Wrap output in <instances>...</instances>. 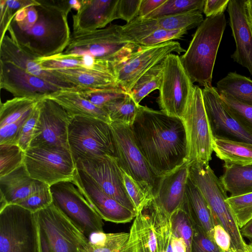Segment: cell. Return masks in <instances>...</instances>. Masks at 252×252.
Masks as SVG:
<instances>
[{"label":"cell","mask_w":252,"mask_h":252,"mask_svg":"<svg viewBox=\"0 0 252 252\" xmlns=\"http://www.w3.org/2000/svg\"><path fill=\"white\" fill-rule=\"evenodd\" d=\"M130 127L137 147L157 177L188 161L186 132L181 118L139 104Z\"/></svg>","instance_id":"obj_1"},{"label":"cell","mask_w":252,"mask_h":252,"mask_svg":"<svg viewBox=\"0 0 252 252\" xmlns=\"http://www.w3.org/2000/svg\"><path fill=\"white\" fill-rule=\"evenodd\" d=\"M36 0V21L24 30L8 29L10 37L37 59L62 53L71 34L67 21L68 14L72 9L69 0Z\"/></svg>","instance_id":"obj_2"},{"label":"cell","mask_w":252,"mask_h":252,"mask_svg":"<svg viewBox=\"0 0 252 252\" xmlns=\"http://www.w3.org/2000/svg\"><path fill=\"white\" fill-rule=\"evenodd\" d=\"M226 24L224 13L206 17L193 34L188 48L180 57L192 83L212 86L214 66Z\"/></svg>","instance_id":"obj_3"},{"label":"cell","mask_w":252,"mask_h":252,"mask_svg":"<svg viewBox=\"0 0 252 252\" xmlns=\"http://www.w3.org/2000/svg\"><path fill=\"white\" fill-rule=\"evenodd\" d=\"M139 47L126 37L122 26L110 24L93 31L72 32L62 54L73 57L90 55L114 67Z\"/></svg>","instance_id":"obj_4"},{"label":"cell","mask_w":252,"mask_h":252,"mask_svg":"<svg viewBox=\"0 0 252 252\" xmlns=\"http://www.w3.org/2000/svg\"><path fill=\"white\" fill-rule=\"evenodd\" d=\"M189 176L199 189L212 212L214 220H218L229 234L231 249L247 251V245L242 236L235 216L226 201L227 191L209 165V162L194 160L189 162Z\"/></svg>","instance_id":"obj_5"},{"label":"cell","mask_w":252,"mask_h":252,"mask_svg":"<svg viewBox=\"0 0 252 252\" xmlns=\"http://www.w3.org/2000/svg\"><path fill=\"white\" fill-rule=\"evenodd\" d=\"M39 252H79L89 241L82 231L53 203L34 213Z\"/></svg>","instance_id":"obj_6"},{"label":"cell","mask_w":252,"mask_h":252,"mask_svg":"<svg viewBox=\"0 0 252 252\" xmlns=\"http://www.w3.org/2000/svg\"><path fill=\"white\" fill-rule=\"evenodd\" d=\"M68 142L75 162L80 158L94 156L107 155L116 158L110 124L97 119L84 117L71 118Z\"/></svg>","instance_id":"obj_7"},{"label":"cell","mask_w":252,"mask_h":252,"mask_svg":"<svg viewBox=\"0 0 252 252\" xmlns=\"http://www.w3.org/2000/svg\"><path fill=\"white\" fill-rule=\"evenodd\" d=\"M0 252H39L34 213L16 204L0 209Z\"/></svg>","instance_id":"obj_8"},{"label":"cell","mask_w":252,"mask_h":252,"mask_svg":"<svg viewBox=\"0 0 252 252\" xmlns=\"http://www.w3.org/2000/svg\"><path fill=\"white\" fill-rule=\"evenodd\" d=\"M52 203L87 237L104 232L103 219L72 181L50 186Z\"/></svg>","instance_id":"obj_9"},{"label":"cell","mask_w":252,"mask_h":252,"mask_svg":"<svg viewBox=\"0 0 252 252\" xmlns=\"http://www.w3.org/2000/svg\"><path fill=\"white\" fill-rule=\"evenodd\" d=\"M182 120L187 140V160L209 162L213 152V137L206 113L202 89L197 85L193 90Z\"/></svg>","instance_id":"obj_10"},{"label":"cell","mask_w":252,"mask_h":252,"mask_svg":"<svg viewBox=\"0 0 252 252\" xmlns=\"http://www.w3.org/2000/svg\"><path fill=\"white\" fill-rule=\"evenodd\" d=\"M24 165L30 176L51 186L72 181L76 166L69 149L29 148L25 152Z\"/></svg>","instance_id":"obj_11"},{"label":"cell","mask_w":252,"mask_h":252,"mask_svg":"<svg viewBox=\"0 0 252 252\" xmlns=\"http://www.w3.org/2000/svg\"><path fill=\"white\" fill-rule=\"evenodd\" d=\"M162 64L163 74L158 102L160 110L182 119L194 86L178 55H168L162 61Z\"/></svg>","instance_id":"obj_12"},{"label":"cell","mask_w":252,"mask_h":252,"mask_svg":"<svg viewBox=\"0 0 252 252\" xmlns=\"http://www.w3.org/2000/svg\"><path fill=\"white\" fill-rule=\"evenodd\" d=\"M116 151V158L121 169L135 181L150 189L153 197L157 191L160 177L152 171L137 147L130 126L111 123Z\"/></svg>","instance_id":"obj_13"},{"label":"cell","mask_w":252,"mask_h":252,"mask_svg":"<svg viewBox=\"0 0 252 252\" xmlns=\"http://www.w3.org/2000/svg\"><path fill=\"white\" fill-rule=\"evenodd\" d=\"M179 42L170 41L150 46H140L114 67L118 85L128 93L136 81L150 68L173 53L185 52Z\"/></svg>","instance_id":"obj_14"},{"label":"cell","mask_w":252,"mask_h":252,"mask_svg":"<svg viewBox=\"0 0 252 252\" xmlns=\"http://www.w3.org/2000/svg\"><path fill=\"white\" fill-rule=\"evenodd\" d=\"M76 168L88 174L107 194L137 215V211L125 185L124 171L116 158L107 155L80 158Z\"/></svg>","instance_id":"obj_15"},{"label":"cell","mask_w":252,"mask_h":252,"mask_svg":"<svg viewBox=\"0 0 252 252\" xmlns=\"http://www.w3.org/2000/svg\"><path fill=\"white\" fill-rule=\"evenodd\" d=\"M39 115L30 148L69 149L68 130L71 118L62 106L47 97L39 101Z\"/></svg>","instance_id":"obj_16"},{"label":"cell","mask_w":252,"mask_h":252,"mask_svg":"<svg viewBox=\"0 0 252 252\" xmlns=\"http://www.w3.org/2000/svg\"><path fill=\"white\" fill-rule=\"evenodd\" d=\"M0 87L14 97L42 99L62 90L25 69L0 60Z\"/></svg>","instance_id":"obj_17"},{"label":"cell","mask_w":252,"mask_h":252,"mask_svg":"<svg viewBox=\"0 0 252 252\" xmlns=\"http://www.w3.org/2000/svg\"><path fill=\"white\" fill-rule=\"evenodd\" d=\"M202 92L213 138L252 144V135L246 131L224 108L216 87H205Z\"/></svg>","instance_id":"obj_18"},{"label":"cell","mask_w":252,"mask_h":252,"mask_svg":"<svg viewBox=\"0 0 252 252\" xmlns=\"http://www.w3.org/2000/svg\"><path fill=\"white\" fill-rule=\"evenodd\" d=\"M104 220L117 223L130 221L136 214L105 193L83 170L76 169L72 181Z\"/></svg>","instance_id":"obj_19"},{"label":"cell","mask_w":252,"mask_h":252,"mask_svg":"<svg viewBox=\"0 0 252 252\" xmlns=\"http://www.w3.org/2000/svg\"><path fill=\"white\" fill-rule=\"evenodd\" d=\"M77 91L103 89L120 87L117 82L113 66L108 63L95 60L91 68L78 67L48 71Z\"/></svg>","instance_id":"obj_20"},{"label":"cell","mask_w":252,"mask_h":252,"mask_svg":"<svg viewBox=\"0 0 252 252\" xmlns=\"http://www.w3.org/2000/svg\"><path fill=\"white\" fill-rule=\"evenodd\" d=\"M246 0H229L227 11L236 49L233 61L246 68L252 75V30L246 11Z\"/></svg>","instance_id":"obj_21"},{"label":"cell","mask_w":252,"mask_h":252,"mask_svg":"<svg viewBox=\"0 0 252 252\" xmlns=\"http://www.w3.org/2000/svg\"><path fill=\"white\" fill-rule=\"evenodd\" d=\"M40 100L14 97L0 103V145H17L23 126Z\"/></svg>","instance_id":"obj_22"},{"label":"cell","mask_w":252,"mask_h":252,"mask_svg":"<svg viewBox=\"0 0 252 252\" xmlns=\"http://www.w3.org/2000/svg\"><path fill=\"white\" fill-rule=\"evenodd\" d=\"M80 1V9L72 15L73 32L103 28L113 21L119 19V0Z\"/></svg>","instance_id":"obj_23"},{"label":"cell","mask_w":252,"mask_h":252,"mask_svg":"<svg viewBox=\"0 0 252 252\" xmlns=\"http://www.w3.org/2000/svg\"><path fill=\"white\" fill-rule=\"evenodd\" d=\"M189 161L159 178L154 196L156 203L167 215L179 208L184 201L189 178Z\"/></svg>","instance_id":"obj_24"},{"label":"cell","mask_w":252,"mask_h":252,"mask_svg":"<svg viewBox=\"0 0 252 252\" xmlns=\"http://www.w3.org/2000/svg\"><path fill=\"white\" fill-rule=\"evenodd\" d=\"M0 39V60L11 62L29 73L40 77L61 89L77 90L48 71L43 70L36 59L19 46L10 37L5 35Z\"/></svg>","instance_id":"obj_25"},{"label":"cell","mask_w":252,"mask_h":252,"mask_svg":"<svg viewBox=\"0 0 252 252\" xmlns=\"http://www.w3.org/2000/svg\"><path fill=\"white\" fill-rule=\"evenodd\" d=\"M38 182L30 176L24 164L0 177V209L8 205H18L35 190Z\"/></svg>","instance_id":"obj_26"},{"label":"cell","mask_w":252,"mask_h":252,"mask_svg":"<svg viewBox=\"0 0 252 252\" xmlns=\"http://www.w3.org/2000/svg\"><path fill=\"white\" fill-rule=\"evenodd\" d=\"M47 97L62 106L70 118L84 117L97 119L111 124L109 116L103 108L95 106L83 97L76 90L62 89Z\"/></svg>","instance_id":"obj_27"},{"label":"cell","mask_w":252,"mask_h":252,"mask_svg":"<svg viewBox=\"0 0 252 252\" xmlns=\"http://www.w3.org/2000/svg\"><path fill=\"white\" fill-rule=\"evenodd\" d=\"M181 206L193 225L201 227L214 240V218L206 200L197 186L188 178Z\"/></svg>","instance_id":"obj_28"},{"label":"cell","mask_w":252,"mask_h":252,"mask_svg":"<svg viewBox=\"0 0 252 252\" xmlns=\"http://www.w3.org/2000/svg\"><path fill=\"white\" fill-rule=\"evenodd\" d=\"M129 233L122 252H158L154 226L144 205L138 211Z\"/></svg>","instance_id":"obj_29"},{"label":"cell","mask_w":252,"mask_h":252,"mask_svg":"<svg viewBox=\"0 0 252 252\" xmlns=\"http://www.w3.org/2000/svg\"><path fill=\"white\" fill-rule=\"evenodd\" d=\"M213 152L225 164L252 165V144L213 138Z\"/></svg>","instance_id":"obj_30"},{"label":"cell","mask_w":252,"mask_h":252,"mask_svg":"<svg viewBox=\"0 0 252 252\" xmlns=\"http://www.w3.org/2000/svg\"><path fill=\"white\" fill-rule=\"evenodd\" d=\"M220 179L230 196L252 192V165L224 164Z\"/></svg>","instance_id":"obj_31"},{"label":"cell","mask_w":252,"mask_h":252,"mask_svg":"<svg viewBox=\"0 0 252 252\" xmlns=\"http://www.w3.org/2000/svg\"><path fill=\"white\" fill-rule=\"evenodd\" d=\"M144 206L154 226L158 252H174L170 216L156 203L154 197L148 200Z\"/></svg>","instance_id":"obj_32"},{"label":"cell","mask_w":252,"mask_h":252,"mask_svg":"<svg viewBox=\"0 0 252 252\" xmlns=\"http://www.w3.org/2000/svg\"><path fill=\"white\" fill-rule=\"evenodd\" d=\"M218 93L224 94L235 100L252 106V80L236 72H229L217 83Z\"/></svg>","instance_id":"obj_33"},{"label":"cell","mask_w":252,"mask_h":252,"mask_svg":"<svg viewBox=\"0 0 252 252\" xmlns=\"http://www.w3.org/2000/svg\"><path fill=\"white\" fill-rule=\"evenodd\" d=\"M93 235L96 239L89 240L79 252H122L129 237V233L125 232H101Z\"/></svg>","instance_id":"obj_34"},{"label":"cell","mask_w":252,"mask_h":252,"mask_svg":"<svg viewBox=\"0 0 252 252\" xmlns=\"http://www.w3.org/2000/svg\"><path fill=\"white\" fill-rule=\"evenodd\" d=\"M137 105L129 94L112 100L103 106L111 123L129 126L133 124L138 110Z\"/></svg>","instance_id":"obj_35"},{"label":"cell","mask_w":252,"mask_h":252,"mask_svg":"<svg viewBox=\"0 0 252 252\" xmlns=\"http://www.w3.org/2000/svg\"><path fill=\"white\" fill-rule=\"evenodd\" d=\"M162 61L155 65L134 83L128 93L137 105L150 93L160 87L163 74Z\"/></svg>","instance_id":"obj_36"},{"label":"cell","mask_w":252,"mask_h":252,"mask_svg":"<svg viewBox=\"0 0 252 252\" xmlns=\"http://www.w3.org/2000/svg\"><path fill=\"white\" fill-rule=\"evenodd\" d=\"M41 68L46 71L83 67L91 68L95 63V58L90 55L82 57L68 56L62 53L51 57L36 59Z\"/></svg>","instance_id":"obj_37"},{"label":"cell","mask_w":252,"mask_h":252,"mask_svg":"<svg viewBox=\"0 0 252 252\" xmlns=\"http://www.w3.org/2000/svg\"><path fill=\"white\" fill-rule=\"evenodd\" d=\"M156 19L160 28L169 30L188 31L198 27L204 20L199 11H190Z\"/></svg>","instance_id":"obj_38"},{"label":"cell","mask_w":252,"mask_h":252,"mask_svg":"<svg viewBox=\"0 0 252 252\" xmlns=\"http://www.w3.org/2000/svg\"><path fill=\"white\" fill-rule=\"evenodd\" d=\"M205 1V0H166L143 18H158L190 11L203 12Z\"/></svg>","instance_id":"obj_39"},{"label":"cell","mask_w":252,"mask_h":252,"mask_svg":"<svg viewBox=\"0 0 252 252\" xmlns=\"http://www.w3.org/2000/svg\"><path fill=\"white\" fill-rule=\"evenodd\" d=\"M122 28L126 37L138 46L141 41L160 28L157 19L139 17L122 26Z\"/></svg>","instance_id":"obj_40"},{"label":"cell","mask_w":252,"mask_h":252,"mask_svg":"<svg viewBox=\"0 0 252 252\" xmlns=\"http://www.w3.org/2000/svg\"><path fill=\"white\" fill-rule=\"evenodd\" d=\"M219 94L222 105L229 113L252 135V106L243 104L224 94Z\"/></svg>","instance_id":"obj_41"},{"label":"cell","mask_w":252,"mask_h":252,"mask_svg":"<svg viewBox=\"0 0 252 252\" xmlns=\"http://www.w3.org/2000/svg\"><path fill=\"white\" fill-rule=\"evenodd\" d=\"M25 151L18 145H0V177L23 165Z\"/></svg>","instance_id":"obj_42"},{"label":"cell","mask_w":252,"mask_h":252,"mask_svg":"<svg viewBox=\"0 0 252 252\" xmlns=\"http://www.w3.org/2000/svg\"><path fill=\"white\" fill-rule=\"evenodd\" d=\"M226 201L231 209L240 228L252 220V192L230 196Z\"/></svg>","instance_id":"obj_43"},{"label":"cell","mask_w":252,"mask_h":252,"mask_svg":"<svg viewBox=\"0 0 252 252\" xmlns=\"http://www.w3.org/2000/svg\"><path fill=\"white\" fill-rule=\"evenodd\" d=\"M52 201L50 186L39 181L35 190L18 205L35 213L50 205Z\"/></svg>","instance_id":"obj_44"},{"label":"cell","mask_w":252,"mask_h":252,"mask_svg":"<svg viewBox=\"0 0 252 252\" xmlns=\"http://www.w3.org/2000/svg\"><path fill=\"white\" fill-rule=\"evenodd\" d=\"M77 91L85 98L101 108L112 100L125 96L127 94L120 87Z\"/></svg>","instance_id":"obj_45"},{"label":"cell","mask_w":252,"mask_h":252,"mask_svg":"<svg viewBox=\"0 0 252 252\" xmlns=\"http://www.w3.org/2000/svg\"><path fill=\"white\" fill-rule=\"evenodd\" d=\"M32 0H0V39L5 34L8 27L16 14L31 3Z\"/></svg>","instance_id":"obj_46"},{"label":"cell","mask_w":252,"mask_h":252,"mask_svg":"<svg viewBox=\"0 0 252 252\" xmlns=\"http://www.w3.org/2000/svg\"><path fill=\"white\" fill-rule=\"evenodd\" d=\"M124 179L126 191L138 212L148 200L154 197L153 192L150 189L135 181L125 172Z\"/></svg>","instance_id":"obj_47"},{"label":"cell","mask_w":252,"mask_h":252,"mask_svg":"<svg viewBox=\"0 0 252 252\" xmlns=\"http://www.w3.org/2000/svg\"><path fill=\"white\" fill-rule=\"evenodd\" d=\"M187 32V31L185 30H169L160 28L141 41L139 46H150L174 41L182 38Z\"/></svg>","instance_id":"obj_48"},{"label":"cell","mask_w":252,"mask_h":252,"mask_svg":"<svg viewBox=\"0 0 252 252\" xmlns=\"http://www.w3.org/2000/svg\"><path fill=\"white\" fill-rule=\"evenodd\" d=\"M190 252H224L199 226L193 225Z\"/></svg>","instance_id":"obj_49"},{"label":"cell","mask_w":252,"mask_h":252,"mask_svg":"<svg viewBox=\"0 0 252 252\" xmlns=\"http://www.w3.org/2000/svg\"><path fill=\"white\" fill-rule=\"evenodd\" d=\"M39 115L38 102L32 115L23 126L19 136L17 145L25 152L30 148Z\"/></svg>","instance_id":"obj_50"},{"label":"cell","mask_w":252,"mask_h":252,"mask_svg":"<svg viewBox=\"0 0 252 252\" xmlns=\"http://www.w3.org/2000/svg\"><path fill=\"white\" fill-rule=\"evenodd\" d=\"M141 0H119L118 14L119 19L129 23L138 17Z\"/></svg>","instance_id":"obj_51"},{"label":"cell","mask_w":252,"mask_h":252,"mask_svg":"<svg viewBox=\"0 0 252 252\" xmlns=\"http://www.w3.org/2000/svg\"><path fill=\"white\" fill-rule=\"evenodd\" d=\"M213 239L215 243L223 252H229L230 251V236L218 220L214 221Z\"/></svg>","instance_id":"obj_52"},{"label":"cell","mask_w":252,"mask_h":252,"mask_svg":"<svg viewBox=\"0 0 252 252\" xmlns=\"http://www.w3.org/2000/svg\"><path fill=\"white\" fill-rule=\"evenodd\" d=\"M229 0H205L203 12L206 17L224 13Z\"/></svg>","instance_id":"obj_53"},{"label":"cell","mask_w":252,"mask_h":252,"mask_svg":"<svg viewBox=\"0 0 252 252\" xmlns=\"http://www.w3.org/2000/svg\"><path fill=\"white\" fill-rule=\"evenodd\" d=\"M166 0H141L138 17L145 18L148 14L164 3Z\"/></svg>","instance_id":"obj_54"},{"label":"cell","mask_w":252,"mask_h":252,"mask_svg":"<svg viewBox=\"0 0 252 252\" xmlns=\"http://www.w3.org/2000/svg\"><path fill=\"white\" fill-rule=\"evenodd\" d=\"M240 230L242 236L252 240V220L240 228Z\"/></svg>","instance_id":"obj_55"},{"label":"cell","mask_w":252,"mask_h":252,"mask_svg":"<svg viewBox=\"0 0 252 252\" xmlns=\"http://www.w3.org/2000/svg\"><path fill=\"white\" fill-rule=\"evenodd\" d=\"M246 11L249 24L252 30V0H246Z\"/></svg>","instance_id":"obj_56"},{"label":"cell","mask_w":252,"mask_h":252,"mask_svg":"<svg viewBox=\"0 0 252 252\" xmlns=\"http://www.w3.org/2000/svg\"><path fill=\"white\" fill-rule=\"evenodd\" d=\"M248 252H252V243H250L249 244H247V245Z\"/></svg>","instance_id":"obj_57"},{"label":"cell","mask_w":252,"mask_h":252,"mask_svg":"<svg viewBox=\"0 0 252 252\" xmlns=\"http://www.w3.org/2000/svg\"><path fill=\"white\" fill-rule=\"evenodd\" d=\"M229 252H237V251H234V250L231 249L230 251ZM248 252L247 251H245V252Z\"/></svg>","instance_id":"obj_58"}]
</instances>
